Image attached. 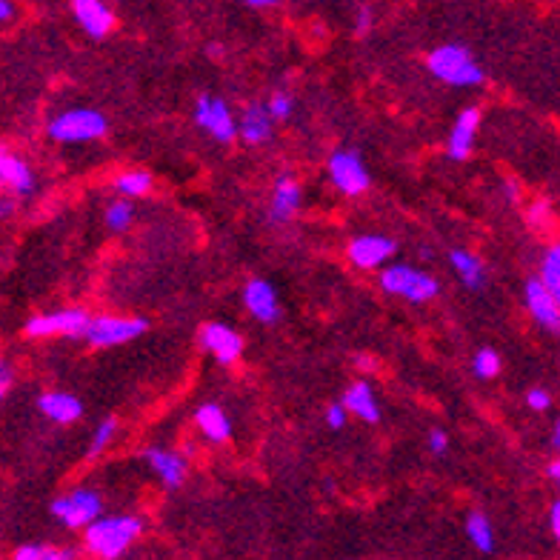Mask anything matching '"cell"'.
I'll use <instances>...</instances> for the list:
<instances>
[{
	"label": "cell",
	"instance_id": "cell-22",
	"mask_svg": "<svg viewBox=\"0 0 560 560\" xmlns=\"http://www.w3.org/2000/svg\"><path fill=\"white\" fill-rule=\"evenodd\" d=\"M195 423L203 432V438L212 440V443H223L232 435V420L229 415L220 409L218 403H203L198 412H195Z\"/></svg>",
	"mask_w": 560,
	"mask_h": 560
},
{
	"label": "cell",
	"instance_id": "cell-2",
	"mask_svg": "<svg viewBox=\"0 0 560 560\" xmlns=\"http://www.w3.org/2000/svg\"><path fill=\"white\" fill-rule=\"evenodd\" d=\"M426 66H429V72H432L440 83L458 86V89L480 86V83L486 80L480 63L463 43H443L438 49H432L429 58H426Z\"/></svg>",
	"mask_w": 560,
	"mask_h": 560
},
{
	"label": "cell",
	"instance_id": "cell-39",
	"mask_svg": "<svg viewBox=\"0 0 560 560\" xmlns=\"http://www.w3.org/2000/svg\"><path fill=\"white\" fill-rule=\"evenodd\" d=\"M9 386H12V369L3 363V366H0V392L6 395V392H9Z\"/></svg>",
	"mask_w": 560,
	"mask_h": 560
},
{
	"label": "cell",
	"instance_id": "cell-10",
	"mask_svg": "<svg viewBox=\"0 0 560 560\" xmlns=\"http://www.w3.org/2000/svg\"><path fill=\"white\" fill-rule=\"evenodd\" d=\"M395 252H398V243L386 235H358L346 249L352 266L358 269H380L386 266V260H392Z\"/></svg>",
	"mask_w": 560,
	"mask_h": 560
},
{
	"label": "cell",
	"instance_id": "cell-13",
	"mask_svg": "<svg viewBox=\"0 0 560 560\" xmlns=\"http://www.w3.org/2000/svg\"><path fill=\"white\" fill-rule=\"evenodd\" d=\"M243 306L249 309V315L260 323H275L280 318V303L272 283L263 278H252L243 289Z\"/></svg>",
	"mask_w": 560,
	"mask_h": 560
},
{
	"label": "cell",
	"instance_id": "cell-40",
	"mask_svg": "<svg viewBox=\"0 0 560 560\" xmlns=\"http://www.w3.org/2000/svg\"><path fill=\"white\" fill-rule=\"evenodd\" d=\"M15 15V6H12V0H0V20H9Z\"/></svg>",
	"mask_w": 560,
	"mask_h": 560
},
{
	"label": "cell",
	"instance_id": "cell-15",
	"mask_svg": "<svg viewBox=\"0 0 560 560\" xmlns=\"http://www.w3.org/2000/svg\"><path fill=\"white\" fill-rule=\"evenodd\" d=\"M480 126V109L478 106H466L455 120L452 132H449V143H446V155L452 160H466L472 155L475 146V135Z\"/></svg>",
	"mask_w": 560,
	"mask_h": 560
},
{
	"label": "cell",
	"instance_id": "cell-35",
	"mask_svg": "<svg viewBox=\"0 0 560 560\" xmlns=\"http://www.w3.org/2000/svg\"><path fill=\"white\" fill-rule=\"evenodd\" d=\"M43 546H38V543H26V546H18L15 549V555H12V560H43Z\"/></svg>",
	"mask_w": 560,
	"mask_h": 560
},
{
	"label": "cell",
	"instance_id": "cell-45",
	"mask_svg": "<svg viewBox=\"0 0 560 560\" xmlns=\"http://www.w3.org/2000/svg\"><path fill=\"white\" fill-rule=\"evenodd\" d=\"M552 443H555V449L560 452V420L555 423V432H552Z\"/></svg>",
	"mask_w": 560,
	"mask_h": 560
},
{
	"label": "cell",
	"instance_id": "cell-18",
	"mask_svg": "<svg viewBox=\"0 0 560 560\" xmlns=\"http://www.w3.org/2000/svg\"><path fill=\"white\" fill-rule=\"evenodd\" d=\"M0 183L12 189L18 198H26L35 192V172L32 166L12 152H0Z\"/></svg>",
	"mask_w": 560,
	"mask_h": 560
},
{
	"label": "cell",
	"instance_id": "cell-28",
	"mask_svg": "<svg viewBox=\"0 0 560 560\" xmlns=\"http://www.w3.org/2000/svg\"><path fill=\"white\" fill-rule=\"evenodd\" d=\"M115 432H118V420L115 418H106L100 420V426L92 432V440H89V449H86V455L89 458H98L100 452L112 443V438H115Z\"/></svg>",
	"mask_w": 560,
	"mask_h": 560
},
{
	"label": "cell",
	"instance_id": "cell-24",
	"mask_svg": "<svg viewBox=\"0 0 560 560\" xmlns=\"http://www.w3.org/2000/svg\"><path fill=\"white\" fill-rule=\"evenodd\" d=\"M466 538L472 540V546L480 552H492L495 549V529L483 512H469L466 518Z\"/></svg>",
	"mask_w": 560,
	"mask_h": 560
},
{
	"label": "cell",
	"instance_id": "cell-34",
	"mask_svg": "<svg viewBox=\"0 0 560 560\" xmlns=\"http://www.w3.org/2000/svg\"><path fill=\"white\" fill-rule=\"evenodd\" d=\"M372 9L369 6H358V15H355V35H366L369 29H372Z\"/></svg>",
	"mask_w": 560,
	"mask_h": 560
},
{
	"label": "cell",
	"instance_id": "cell-25",
	"mask_svg": "<svg viewBox=\"0 0 560 560\" xmlns=\"http://www.w3.org/2000/svg\"><path fill=\"white\" fill-rule=\"evenodd\" d=\"M149 189H152V175L143 169H132V172H123L115 178V192L126 200L143 198V195H149Z\"/></svg>",
	"mask_w": 560,
	"mask_h": 560
},
{
	"label": "cell",
	"instance_id": "cell-17",
	"mask_svg": "<svg viewBox=\"0 0 560 560\" xmlns=\"http://www.w3.org/2000/svg\"><path fill=\"white\" fill-rule=\"evenodd\" d=\"M143 460H146V466L158 475L160 483H163L166 489H178L180 483L186 480V460L180 458V455H175V452H169V449L149 446V449L143 452Z\"/></svg>",
	"mask_w": 560,
	"mask_h": 560
},
{
	"label": "cell",
	"instance_id": "cell-21",
	"mask_svg": "<svg viewBox=\"0 0 560 560\" xmlns=\"http://www.w3.org/2000/svg\"><path fill=\"white\" fill-rule=\"evenodd\" d=\"M343 403H346V409L360 418L363 423H378L380 420V406H378V398H375V392H372V386L369 383H352L346 392H343Z\"/></svg>",
	"mask_w": 560,
	"mask_h": 560
},
{
	"label": "cell",
	"instance_id": "cell-37",
	"mask_svg": "<svg viewBox=\"0 0 560 560\" xmlns=\"http://www.w3.org/2000/svg\"><path fill=\"white\" fill-rule=\"evenodd\" d=\"M549 526H552V535H555L560 543V500L552 503V512H549Z\"/></svg>",
	"mask_w": 560,
	"mask_h": 560
},
{
	"label": "cell",
	"instance_id": "cell-6",
	"mask_svg": "<svg viewBox=\"0 0 560 560\" xmlns=\"http://www.w3.org/2000/svg\"><path fill=\"white\" fill-rule=\"evenodd\" d=\"M89 315L80 309H60L49 315H35L26 320V335L29 338H78L89 329Z\"/></svg>",
	"mask_w": 560,
	"mask_h": 560
},
{
	"label": "cell",
	"instance_id": "cell-43",
	"mask_svg": "<svg viewBox=\"0 0 560 560\" xmlns=\"http://www.w3.org/2000/svg\"><path fill=\"white\" fill-rule=\"evenodd\" d=\"M355 363H358V369H372V366H375V360L363 358V355H360V358L355 360Z\"/></svg>",
	"mask_w": 560,
	"mask_h": 560
},
{
	"label": "cell",
	"instance_id": "cell-32",
	"mask_svg": "<svg viewBox=\"0 0 560 560\" xmlns=\"http://www.w3.org/2000/svg\"><path fill=\"white\" fill-rule=\"evenodd\" d=\"M526 403H529V409H535V412H546L549 406H552V398H549V392L546 389H529L526 392Z\"/></svg>",
	"mask_w": 560,
	"mask_h": 560
},
{
	"label": "cell",
	"instance_id": "cell-7",
	"mask_svg": "<svg viewBox=\"0 0 560 560\" xmlns=\"http://www.w3.org/2000/svg\"><path fill=\"white\" fill-rule=\"evenodd\" d=\"M195 123L218 143H232L240 132L238 120L232 115V109L226 106V100L212 98V95H200L198 98V103H195Z\"/></svg>",
	"mask_w": 560,
	"mask_h": 560
},
{
	"label": "cell",
	"instance_id": "cell-8",
	"mask_svg": "<svg viewBox=\"0 0 560 560\" xmlns=\"http://www.w3.org/2000/svg\"><path fill=\"white\" fill-rule=\"evenodd\" d=\"M146 332V320L140 318H120V315H100V318L89 320V329L83 338L92 346L106 349V346H120L129 340L140 338Z\"/></svg>",
	"mask_w": 560,
	"mask_h": 560
},
{
	"label": "cell",
	"instance_id": "cell-30",
	"mask_svg": "<svg viewBox=\"0 0 560 560\" xmlns=\"http://www.w3.org/2000/svg\"><path fill=\"white\" fill-rule=\"evenodd\" d=\"M266 109H269L272 120H289L292 118V109H295V100H292L289 92L278 89V92H272V98L266 100Z\"/></svg>",
	"mask_w": 560,
	"mask_h": 560
},
{
	"label": "cell",
	"instance_id": "cell-12",
	"mask_svg": "<svg viewBox=\"0 0 560 560\" xmlns=\"http://www.w3.org/2000/svg\"><path fill=\"white\" fill-rule=\"evenodd\" d=\"M200 343L223 366L235 363L240 358V352H243V338L226 323H206L200 329Z\"/></svg>",
	"mask_w": 560,
	"mask_h": 560
},
{
	"label": "cell",
	"instance_id": "cell-29",
	"mask_svg": "<svg viewBox=\"0 0 560 560\" xmlns=\"http://www.w3.org/2000/svg\"><path fill=\"white\" fill-rule=\"evenodd\" d=\"M472 369H475V375L483 380L495 378L500 372V355L495 349H489V346H483L475 352V358H472Z\"/></svg>",
	"mask_w": 560,
	"mask_h": 560
},
{
	"label": "cell",
	"instance_id": "cell-1",
	"mask_svg": "<svg viewBox=\"0 0 560 560\" xmlns=\"http://www.w3.org/2000/svg\"><path fill=\"white\" fill-rule=\"evenodd\" d=\"M140 532L143 523L135 515H106L83 529V543L95 558L115 560L140 538Z\"/></svg>",
	"mask_w": 560,
	"mask_h": 560
},
{
	"label": "cell",
	"instance_id": "cell-19",
	"mask_svg": "<svg viewBox=\"0 0 560 560\" xmlns=\"http://www.w3.org/2000/svg\"><path fill=\"white\" fill-rule=\"evenodd\" d=\"M272 123L275 120L269 115L266 103L263 106L260 103H249L238 120L240 138L246 140V143H252V146H260V143H266V140L272 138Z\"/></svg>",
	"mask_w": 560,
	"mask_h": 560
},
{
	"label": "cell",
	"instance_id": "cell-33",
	"mask_svg": "<svg viewBox=\"0 0 560 560\" xmlns=\"http://www.w3.org/2000/svg\"><path fill=\"white\" fill-rule=\"evenodd\" d=\"M446 449H449V435L443 429H432L429 432V452L432 455H443Z\"/></svg>",
	"mask_w": 560,
	"mask_h": 560
},
{
	"label": "cell",
	"instance_id": "cell-14",
	"mask_svg": "<svg viewBox=\"0 0 560 560\" xmlns=\"http://www.w3.org/2000/svg\"><path fill=\"white\" fill-rule=\"evenodd\" d=\"M72 15L89 38H106L115 29V15L103 0H72Z\"/></svg>",
	"mask_w": 560,
	"mask_h": 560
},
{
	"label": "cell",
	"instance_id": "cell-42",
	"mask_svg": "<svg viewBox=\"0 0 560 560\" xmlns=\"http://www.w3.org/2000/svg\"><path fill=\"white\" fill-rule=\"evenodd\" d=\"M549 475H552V480L560 486V460H555V463L549 466Z\"/></svg>",
	"mask_w": 560,
	"mask_h": 560
},
{
	"label": "cell",
	"instance_id": "cell-4",
	"mask_svg": "<svg viewBox=\"0 0 560 560\" xmlns=\"http://www.w3.org/2000/svg\"><path fill=\"white\" fill-rule=\"evenodd\" d=\"M106 135V118L95 109H69L49 123V138L58 143H89Z\"/></svg>",
	"mask_w": 560,
	"mask_h": 560
},
{
	"label": "cell",
	"instance_id": "cell-26",
	"mask_svg": "<svg viewBox=\"0 0 560 560\" xmlns=\"http://www.w3.org/2000/svg\"><path fill=\"white\" fill-rule=\"evenodd\" d=\"M540 280L546 283V289L558 298L560 303V243H552L543 260H540Z\"/></svg>",
	"mask_w": 560,
	"mask_h": 560
},
{
	"label": "cell",
	"instance_id": "cell-46",
	"mask_svg": "<svg viewBox=\"0 0 560 560\" xmlns=\"http://www.w3.org/2000/svg\"><path fill=\"white\" fill-rule=\"evenodd\" d=\"M220 52H223V49H220L218 43H212V46H209V58H220Z\"/></svg>",
	"mask_w": 560,
	"mask_h": 560
},
{
	"label": "cell",
	"instance_id": "cell-9",
	"mask_svg": "<svg viewBox=\"0 0 560 560\" xmlns=\"http://www.w3.org/2000/svg\"><path fill=\"white\" fill-rule=\"evenodd\" d=\"M329 178L343 195H363L369 189V172L355 149H338L329 155Z\"/></svg>",
	"mask_w": 560,
	"mask_h": 560
},
{
	"label": "cell",
	"instance_id": "cell-11",
	"mask_svg": "<svg viewBox=\"0 0 560 560\" xmlns=\"http://www.w3.org/2000/svg\"><path fill=\"white\" fill-rule=\"evenodd\" d=\"M526 298V309L535 318L538 326H543L546 332H560V303L558 298L546 289V283L540 278H532L523 289Z\"/></svg>",
	"mask_w": 560,
	"mask_h": 560
},
{
	"label": "cell",
	"instance_id": "cell-44",
	"mask_svg": "<svg viewBox=\"0 0 560 560\" xmlns=\"http://www.w3.org/2000/svg\"><path fill=\"white\" fill-rule=\"evenodd\" d=\"M15 212V203L12 200H3V218H9Z\"/></svg>",
	"mask_w": 560,
	"mask_h": 560
},
{
	"label": "cell",
	"instance_id": "cell-23",
	"mask_svg": "<svg viewBox=\"0 0 560 560\" xmlns=\"http://www.w3.org/2000/svg\"><path fill=\"white\" fill-rule=\"evenodd\" d=\"M449 263H452L455 275H458L460 283H463L466 289H475V292H478L480 286H483L486 269H483V263H480L472 252H466V249H455V252L449 255Z\"/></svg>",
	"mask_w": 560,
	"mask_h": 560
},
{
	"label": "cell",
	"instance_id": "cell-5",
	"mask_svg": "<svg viewBox=\"0 0 560 560\" xmlns=\"http://www.w3.org/2000/svg\"><path fill=\"white\" fill-rule=\"evenodd\" d=\"M49 512L69 529H86L98 518H103L100 515L103 512V500L92 489H75V492H69L63 498L52 500Z\"/></svg>",
	"mask_w": 560,
	"mask_h": 560
},
{
	"label": "cell",
	"instance_id": "cell-3",
	"mask_svg": "<svg viewBox=\"0 0 560 560\" xmlns=\"http://www.w3.org/2000/svg\"><path fill=\"white\" fill-rule=\"evenodd\" d=\"M380 289L386 295H398V298L412 300V303H429L438 298L440 286L438 280L429 272L412 269L406 263H392L380 272Z\"/></svg>",
	"mask_w": 560,
	"mask_h": 560
},
{
	"label": "cell",
	"instance_id": "cell-31",
	"mask_svg": "<svg viewBox=\"0 0 560 560\" xmlns=\"http://www.w3.org/2000/svg\"><path fill=\"white\" fill-rule=\"evenodd\" d=\"M346 418H349V409H346L343 400L326 406V423H329V429H343V426H346Z\"/></svg>",
	"mask_w": 560,
	"mask_h": 560
},
{
	"label": "cell",
	"instance_id": "cell-36",
	"mask_svg": "<svg viewBox=\"0 0 560 560\" xmlns=\"http://www.w3.org/2000/svg\"><path fill=\"white\" fill-rule=\"evenodd\" d=\"M43 560H75V552L55 546V549H46V552H43Z\"/></svg>",
	"mask_w": 560,
	"mask_h": 560
},
{
	"label": "cell",
	"instance_id": "cell-16",
	"mask_svg": "<svg viewBox=\"0 0 560 560\" xmlns=\"http://www.w3.org/2000/svg\"><path fill=\"white\" fill-rule=\"evenodd\" d=\"M303 203V192H300V183L295 180V175L283 172L275 180V192H272V206H269V220L272 223H286V220L295 218V212Z\"/></svg>",
	"mask_w": 560,
	"mask_h": 560
},
{
	"label": "cell",
	"instance_id": "cell-20",
	"mask_svg": "<svg viewBox=\"0 0 560 560\" xmlns=\"http://www.w3.org/2000/svg\"><path fill=\"white\" fill-rule=\"evenodd\" d=\"M38 409L55 423H75L83 415V403L69 392H43L38 398Z\"/></svg>",
	"mask_w": 560,
	"mask_h": 560
},
{
	"label": "cell",
	"instance_id": "cell-41",
	"mask_svg": "<svg viewBox=\"0 0 560 560\" xmlns=\"http://www.w3.org/2000/svg\"><path fill=\"white\" fill-rule=\"evenodd\" d=\"M240 3L255 6V9H263V6H275V3H280V0H240Z\"/></svg>",
	"mask_w": 560,
	"mask_h": 560
},
{
	"label": "cell",
	"instance_id": "cell-27",
	"mask_svg": "<svg viewBox=\"0 0 560 560\" xmlns=\"http://www.w3.org/2000/svg\"><path fill=\"white\" fill-rule=\"evenodd\" d=\"M132 215H135V212H132V203L126 198H118L106 206L103 220H106V226H109L112 232H126V229L132 226Z\"/></svg>",
	"mask_w": 560,
	"mask_h": 560
},
{
	"label": "cell",
	"instance_id": "cell-38",
	"mask_svg": "<svg viewBox=\"0 0 560 560\" xmlns=\"http://www.w3.org/2000/svg\"><path fill=\"white\" fill-rule=\"evenodd\" d=\"M529 220H532V223H543V220H549V206H546V203H535V206L529 209Z\"/></svg>",
	"mask_w": 560,
	"mask_h": 560
}]
</instances>
